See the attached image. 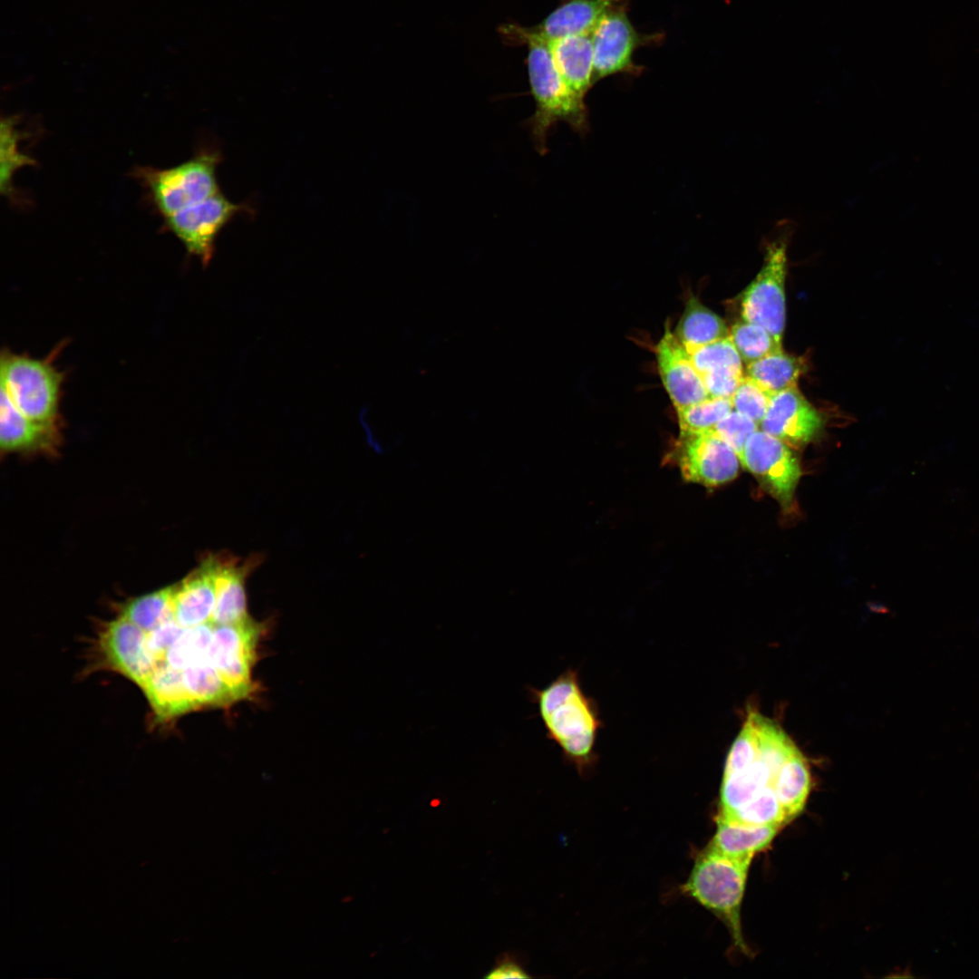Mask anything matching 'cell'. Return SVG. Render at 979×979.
Returning a JSON list of instances; mask_svg holds the SVG:
<instances>
[{"mask_svg":"<svg viewBox=\"0 0 979 979\" xmlns=\"http://www.w3.org/2000/svg\"><path fill=\"white\" fill-rule=\"evenodd\" d=\"M547 737L579 774L596 761V744L603 722L595 700L583 690L578 672L567 668L543 688H530Z\"/></svg>","mask_w":979,"mask_h":979,"instance_id":"cell-1","label":"cell"},{"mask_svg":"<svg viewBox=\"0 0 979 979\" xmlns=\"http://www.w3.org/2000/svg\"><path fill=\"white\" fill-rule=\"evenodd\" d=\"M506 30L528 47L527 67L536 108L526 124L536 150L540 155L548 152V135L557 121H565L579 135H586L589 123L585 99L563 80L548 42L532 28L512 25Z\"/></svg>","mask_w":979,"mask_h":979,"instance_id":"cell-2","label":"cell"},{"mask_svg":"<svg viewBox=\"0 0 979 979\" xmlns=\"http://www.w3.org/2000/svg\"><path fill=\"white\" fill-rule=\"evenodd\" d=\"M751 860L730 858L707 847L697 856L687 881L681 887L683 894L725 925L734 945L743 953L748 948L742 931L741 908Z\"/></svg>","mask_w":979,"mask_h":979,"instance_id":"cell-3","label":"cell"},{"mask_svg":"<svg viewBox=\"0 0 979 979\" xmlns=\"http://www.w3.org/2000/svg\"><path fill=\"white\" fill-rule=\"evenodd\" d=\"M61 347L44 359L1 353V388L15 407L28 418L46 425L59 426L60 402L64 373L54 365Z\"/></svg>","mask_w":979,"mask_h":979,"instance_id":"cell-4","label":"cell"},{"mask_svg":"<svg viewBox=\"0 0 979 979\" xmlns=\"http://www.w3.org/2000/svg\"><path fill=\"white\" fill-rule=\"evenodd\" d=\"M220 160L218 151L202 150L174 167H139L133 175L148 190L156 209L166 218L220 191L217 179Z\"/></svg>","mask_w":979,"mask_h":979,"instance_id":"cell-5","label":"cell"},{"mask_svg":"<svg viewBox=\"0 0 979 979\" xmlns=\"http://www.w3.org/2000/svg\"><path fill=\"white\" fill-rule=\"evenodd\" d=\"M775 235L765 246L763 265L745 289L742 298V319L768 330L781 343L785 325V278L787 248L793 232L790 221L775 228Z\"/></svg>","mask_w":979,"mask_h":979,"instance_id":"cell-6","label":"cell"},{"mask_svg":"<svg viewBox=\"0 0 979 979\" xmlns=\"http://www.w3.org/2000/svg\"><path fill=\"white\" fill-rule=\"evenodd\" d=\"M628 6L606 13L591 33L594 50V82L615 74L637 76L643 67L634 62L641 46L658 44L660 34L638 32L627 15Z\"/></svg>","mask_w":979,"mask_h":979,"instance_id":"cell-7","label":"cell"},{"mask_svg":"<svg viewBox=\"0 0 979 979\" xmlns=\"http://www.w3.org/2000/svg\"><path fill=\"white\" fill-rule=\"evenodd\" d=\"M251 211L247 204L230 201L219 191L212 197L164 219L166 229L204 266L212 258L222 229L238 214Z\"/></svg>","mask_w":979,"mask_h":979,"instance_id":"cell-8","label":"cell"},{"mask_svg":"<svg viewBox=\"0 0 979 979\" xmlns=\"http://www.w3.org/2000/svg\"><path fill=\"white\" fill-rule=\"evenodd\" d=\"M672 459L684 480L706 487L733 480L741 464L736 452L712 430L680 432Z\"/></svg>","mask_w":979,"mask_h":979,"instance_id":"cell-9","label":"cell"},{"mask_svg":"<svg viewBox=\"0 0 979 979\" xmlns=\"http://www.w3.org/2000/svg\"><path fill=\"white\" fill-rule=\"evenodd\" d=\"M740 461L784 509L790 508L801 470L789 445L758 430L748 439Z\"/></svg>","mask_w":979,"mask_h":979,"instance_id":"cell-10","label":"cell"},{"mask_svg":"<svg viewBox=\"0 0 979 979\" xmlns=\"http://www.w3.org/2000/svg\"><path fill=\"white\" fill-rule=\"evenodd\" d=\"M262 626L250 617L243 622L216 625L208 659L244 698L252 691L251 669Z\"/></svg>","mask_w":979,"mask_h":979,"instance_id":"cell-11","label":"cell"},{"mask_svg":"<svg viewBox=\"0 0 979 979\" xmlns=\"http://www.w3.org/2000/svg\"><path fill=\"white\" fill-rule=\"evenodd\" d=\"M101 648L111 667L141 688L159 664L148 647L147 633L121 616L106 625Z\"/></svg>","mask_w":979,"mask_h":979,"instance_id":"cell-12","label":"cell"},{"mask_svg":"<svg viewBox=\"0 0 979 979\" xmlns=\"http://www.w3.org/2000/svg\"><path fill=\"white\" fill-rule=\"evenodd\" d=\"M761 427L787 445L799 447L819 433L822 418L794 386L771 395Z\"/></svg>","mask_w":979,"mask_h":979,"instance_id":"cell-13","label":"cell"},{"mask_svg":"<svg viewBox=\"0 0 979 979\" xmlns=\"http://www.w3.org/2000/svg\"><path fill=\"white\" fill-rule=\"evenodd\" d=\"M656 358L662 383L676 410L709 397L687 350L669 325L656 346Z\"/></svg>","mask_w":979,"mask_h":979,"instance_id":"cell-14","label":"cell"},{"mask_svg":"<svg viewBox=\"0 0 979 979\" xmlns=\"http://www.w3.org/2000/svg\"><path fill=\"white\" fill-rule=\"evenodd\" d=\"M218 555L205 557L198 568L174 586L172 612L183 628L211 622L216 606Z\"/></svg>","mask_w":979,"mask_h":979,"instance_id":"cell-15","label":"cell"},{"mask_svg":"<svg viewBox=\"0 0 979 979\" xmlns=\"http://www.w3.org/2000/svg\"><path fill=\"white\" fill-rule=\"evenodd\" d=\"M260 562L258 555L242 560L228 553L218 554L216 606L211 620L214 625L236 624L249 618L246 581Z\"/></svg>","mask_w":979,"mask_h":979,"instance_id":"cell-16","label":"cell"},{"mask_svg":"<svg viewBox=\"0 0 979 979\" xmlns=\"http://www.w3.org/2000/svg\"><path fill=\"white\" fill-rule=\"evenodd\" d=\"M59 440V426L37 422L21 412L1 388L0 446L5 452L52 451Z\"/></svg>","mask_w":979,"mask_h":979,"instance_id":"cell-17","label":"cell"},{"mask_svg":"<svg viewBox=\"0 0 979 979\" xmlns=\"http://www.w3.org/2000/svg\"><path fill=\"white\" fill-rule=\"evenodd\" d=\"M630 0H562L532 29L549 41L559 37L590 34L609 11L629 6Z\"/></svg>","mask_w":979,"mask_h":979,"instance_id":"cell-18","label":"cell"},{"mask_svg":"<svg viewBox=\"0 0 979 979\" xmlns=\"http://www.w3.org/2000/svg\"><path fill=\"white\" fill-rule=\"evenodd\" d=\"M548 42L563 80L576 94L585 99L595 84L591 34L568 35Z\"/></svg>","mask_w":979,"mask_h":979,"instance_id":"cell-19","label":"cell"},{"mask_svg":"<svg viewBox=\"0 0 979 979\" xmlns=\"http://www.w3.org/2000/svg\"><path fill=\"white\" fill-rule=\"evenodd\" d=\"M716 831L707 846L724 856L752 859L765 849L782 827L742 823L717 814Z\"/></svg>","mask_w":979,"mask_h":979,"instance_id":"cell-20","label":"cell"},{"mask_svg":"<svg viewBox=\"0 0 979 979\" xmlns=\"http://www.w3.org/2000/svg\"><path fill=\"white\" fill-rule=\"evenodd\" d=\"M142 689L160 720L195 709L185 691L181 670L170 666L165 661L158 664Z\"/></svg>","mask_w":979,"mask_h":979,"instance_id":"cell-21","label":"cell"},{"mask_svg":"<svg viewBox=\"0 0 979 979\" xmlns=\"http://www.w3.org/2000/svg\"><path fill=\"white\" fill-rule=\"evenodd\" d=\"M780 769L772 768L758 755L756 760L745 769L730 774H722L719 795V813L730 814L735 811L761 790L773 785Z\"/></svg>","mask_w":979,"mask_h":979,"instance_id":"cell-22","label":"cell"},{"mask_svg":"<svg viewBox=\"0 0 979 979\" xmlns=\"http://www.w3.org/2000/svg\"><path fill=\"white\" fill-rule=\"evenodd\" d=\"M181 672L185 691L195 709L204 705L226 706L244 698L222 677L208 658Z\"/></svg>","mask_w":979,"mask_h":979,"instance_id":"cell-23","label":"cell"},{"mask_svg":"<svg viewBox=\"0 0 979 979\" xmlns=\"http://www.w3.org/2000/svg\"><path fill=\"white\" fill-rule=\"evenodd\" d=\"M723 320L692 297L686 303L683 313L674 330V334L687 352L729 335Z\"/></svg>","mask_w":979,"mask_h":979,"instance_id":"cell-24","label":"cell"},{"mask_svg":"<svg viewBox=\"0 0 979 979\" xmlns=\"http://www.w3.org/2000/svg\"><path fill=\"white\" fill-rule=\"evenodd\" d=\"M773 788L789 821L802 812L810 791L811 780L809 766L800 751L780 767Z\"/></svg>","mask_w":979,"mask_h":979,"instance_id":"cell-25","label":"cell"},{"mask_svg":"<svg viewBox=\"0 0 979 979\" xmlns=\"http://www.w3.org/2000/svg\"><path fill=\"white\" fill-rule=\"evenodd\" d=\"M747 365V376L770 394L797 386L805 369L800 358L779 350Z\"/></svg>","mask_w":979,"mask_h":979,"instance_id":"cell-26","label":"cell"},{"mask_svg":"<svg viewBox=\"0 0 979 979\" xmlns=\"http://www.w3.org/2000/svg\"><path fill=\"white\" fill-rule=\"evenodd\" d=\"M174 586L136 597L121 609L125 617L149 634L164 622L173 618L172 596Z\"/></svg>","mask_w":979,"mask_h":979,"instance_id":"cell-27","label":"cell"},{"mask_svg":"<svg viewBox=\"0 0 979 979\" xmlns=\"http://www.w3.org/2000/svg\"><path fill=\"white\" fill-rule=\"evenodd\" d=\"M215 625H203L183 628L179 636L169 649L164 661L170 666L183 670L208 658Z\"/></svg>","mask_w":979,"mask_h":979,"instance_id":"cell-28","label":"cell"},{"mask_svg":"<svg viewBox=\"0 0 979 979\" xmlns=\"http://www.w3.org/2000/svg\"><path fill=\"white\" fill-rule=\"evenodd\" d=\"M729 336L746 364L782 350L781 343L768 330L743 319L732 326Z\"/></svg>","mask_w":979,"mask_h":979,"instance_id":"cell-29","label":"cell"},{"mask_svg":"<svg viewBox=\"0 0 979 979\" xmlns=\"http://www.w3.org/2000/svg\"><path fill=\"white\" fill-rule=\"evenodd\" d=\"M729 819L752 825H775L783 827L789 821L775 792L773 785L761 790L747 803L730 814Z\"/></svg>","mask_w":979,"mask_h":979,"instance_id":"cell-30","label":"cell"},{"mask_svg":"<svg viewBox=\"0 0 979 979\" xmlns=\"http://www.w3.org/2000/svg\"><path fill=\"white\" fill-rule=\"evenodd\" d=\"M732 411L730 399L714 397L676 410L680 432L711 430Z\"/></svg>","mask_w":979,"mask_h":979,"instance_id":"cell-31","label":"cell"},{"mask_svg":"<svg viewBox=\"0 0 979 979\" xmlns=\"http://www.w3.org/2000/svg\"><path fill=\"white\" fill-rule=\"evenodd\" d=\"M20 137L15 128V118L3 119L1 122V190L7 197H12L14 193L12 186L14 172L22 166L34 163L33 159L18 150L17 141Z\"/></svg>","mask_w":979,"mask_h":979,"instance_id":"cell-32","label":"cell"},{"mask_svg":"<svg viewBox=\"0 0 979 979\" xmlns=\"http://www.w3.org/2000/svg\"><path fill=\"white\" fill-rule=\"evenodd\" d=\"M688 354L701 376L724 367L742 369V360L729 335L700 346Z\"/></svg>","mask_w":979,"mask_h":979,"instance_id":"cell-33","label":"cell"},{"mask_svg":"<svg viewBox=\"0 0 979 979\" xmlns=\"http://www.w3.org/2000/svg\"><path fill=\"white\" fill-rule=\"evenodd\" d=\"M771 394L756 382L744 376L731 399L732 410L746 415L761 425L769 407Z\"/></svg>","mask_w":979,"mask_h":979,"instance_id":"cell-34","label":"cell"},{"mask_svg":"<svg viewBox=\"0 0 979 979\" xmlns=\"http://www.w3.org/2000/svg\"><path fill=\"white\" fill-rule=\"evenodd\" d=\"M757 756L758 739L749 713L727 753L722 774H730L745 769L756 760Z\"/></svg>","mask_w":979,"mask_h":979,"instance_id":"cell-35","label":"cell"},{"mask_svg":"<svg viewBox=\"0 0 979 979\" xmlns=\"http://www.w3.org/2000/svg\"><path fill=\"white\" fill-rule=\"evenodd\" d=\"M758 426L751 418L732 410L711 430L725 441L740 459L748 439L758 431Z\"/></svg>","mask_w":979,"mask_h":979,"instance_id":"cell-36","label":"cell"},{"mask_svg":"<svg viewBox=\"0 0 979 979\" xmlns=\"http://www.w3.org/2000/svg\"><path fill=\"white\" fill-rule=\"evenodd\" d=\"M709 397L732 399L744 378L742 368L724 367L702 375Z\"/></svg>","mask_w":979,"mask_h":979,"instance_id":"cell-37","label":"cell"},{"mask_svg":"<svg viewBox=\"0 0 979 979\" xmlns=\"http://www.w3.org/2000/svg\"><path fill=\"white\" fill-rule=\"evenodd\" d=\"M182 630L183 627L173 617L147 634L148 647L159 663L164 661L169 649L179 636Z\"/></svg>","mask_w":979,"mask_h":979,"instance_id":"cell-38","label":"cell"},{"mask_svg":"<svg viewBox=\"0 0 979 979\" xmlns=\"http://www.w3.org/2000/svg\"><path fill=\"white\" fill-rule=\"evenodd\" d=\"M485 977L488 979L528 978L529 975L511 957H504Z\"/></svg>","mask_w":979,"mask_h":979,"instance_id":"cell-39","label":"cell"}]
</instances>
